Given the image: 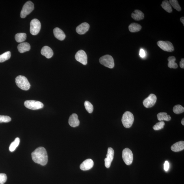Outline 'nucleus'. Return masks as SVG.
I'll use <instances>...</instances> for the list:
<instances>
[{"mask_svg": "<svg viewBox=\"0 0 184 184\" xmlns=\"http://www.w3.org/2000/svg\"><path fill=\"white\" fill-rule=\"evenodd\" d=\"M32 159L35 163L41 165H46L48 162V155L46 149L40 147L37 148L32 153Z\"/></svg>", "mask_w": 184, "mask_h": 184, "instance_id": "1", "label": "nucleus"}, {"mask_svg": "<svg viewBox=\"0 0 184 184\" xmlns=\"http://www.w3.org/2000/svg\"><path fill=\"white\" fill-rule=\"evenodd\" d=\"M16 82L17 86L21 89L27 90L31 87V85L27 78L24 76L19 75L16 79Z\"/></svg>", "mask_w": 184, "mask_h": 184, "instance_id": "2", "label": "nucleus"}, {"mask_svg": "<svg viewBox=\"0 0 184 184\" xmlns=\"http://www.w3.org/2000/svg\"><path fill=\"white\" fill-rule=\"evenodd\" d=\"M122 122L125 128H130L132 125L134 121L133 114L131 112L127 111L123 114Z\"/></svg>", "mask_w": 184, "mask_h": 184, "instance_id": "3", "label": "nucleus"}, {"mask_svg": "<svg viewBox=\"0 0 184 184\" xmlns=\"http://www.w3.org/2000/svg\"><path fill=\"white\" fill-rule=\"evenodd\" d=\"M99 62L103 65L110 69L113 68L114 67L113 58L111 56L107 55L101 57L99 59Z\"/></svg>", "mask_w": 184, "mask_h": 184, "instance_id": "4", "label": "nucleus"}, {"mask_svg": "<svg viewBox=\"0 0 184 184\" xmlns=\"http://www.w3.org/2000/svg\"><path fill=\"white\" fill-rule=\"evenodd\" d=\"M34 9V4L31 1H28L23 6L21 10L20 16L21 18H24L27 15L29 14L32 12Z\"/></svg>", "mask_w": 184, "mask_h": 184, "instance_id": "5", "label": "nucleus"}, {"mask_svg": "<svg viewBox=\"0 0 184 184\" xmlns=\"http://www.w3.org/2000/svg\"><path fill=\"white\" fill-rule=\"evenodd\" d=\"M122 157L123 161L127 165H130L132 163L133 154L130 149L125 148L122 151Z\"/></svg>", "mask_w": 184, "mask_h": 184, "instance_id": "6", "label": "nucleus"}, {"mask_svg": "<svg viewBox=\"0 0 184 184\" xmlns=\"http://www.w3.org/2000/svg\"><path fill=\"white\" fill-rule=\"evenodd\" d=\"M24 105L26 107L32 110L41 109L44 106V105L41 102L32 100L26 101Z\"/></svg>", "mask_w": 184, "mask_h": 184, "instance_id": "7", "label": "nucleus"}, {"mask_svg": "<svg viewBox=\"0 0 184 184\" xmlns=\"http://www.w3.org/2000/svg\"><path fill=\"white\" fill-rule=\"evenodd\" d=\"M41 27L39 21L36 19H32L30 23V32L32 35H37L40 32Z\"/></svg>", "mask_w": 184, "mask_h": 184, "instance_id": "8", "label": "nucleus"}, {"mask_svg": "<svg viewBox=\"0 0 184 184\" xmlns=\"http://www.w3.org/2000/svg\"><path fill=\"white\" fill-rule=\"evenodd\" d=\"M157 45L160 49L164 51L172 52L174 50L172 43L168 41H159L158 42Z\"/></svg>", "mask_w": 184, "mask_h": 184, "instance_id": "9", "label": "nucleus"}, {"mask_svg": "<svg viewBox=\"0 0 184 184\" xmlns=\"http://www.w3.org/2000/svg\"><path fill=\"white\" fill-rule=\"evenodd\" d=\"M75 58L77 61L86 65L87 64V56L85 52L80 50L77 52L75 55Z\"/></svg>", "mask_w": 184, "mask_h": 184, "instance_id": "10", "label": "nucleus"}, {"mask_svg": "<svg viewBox=\"0 0 184 184\" xmlns=\"http://www.w3.org/2000/svg\"><path fill=\"white\" fill-rule=\"evenodd\" d=\"M157 98L156 96L153 94H151L143 102L144 107L148 108L151 107L155 104L156 102Z\"/></svg>", "mask_w": 184, "mask_h": 184, "instance_id": "11", "label": "nucleus"}, {"mask_svg": "<svg viewBox=\"0 0 184 184\" xmlns=\"http://www.w3.org/2000/svg\"><path fill=\"white\" fill-rule=\"evenodd\" d=\"M114 155L113 149L111 147L108 148L107 158L105 160V165L106 168H109L110 167L114 159Z\"/></svg>", "mask_w": 184, "mask_h": 184, "instance_id": "12", "label": "nucleus"}, {"mask_svg": "<svg viewBox=\"0 0 184 184\" xmlns=\"http://www.w3.org/2000/svg\"><path fill=\"white\" fill-rule=\"evenodd\" d=\"M94 165V162L91 159H87L84 161L80 165V168L83 170H90Z\"/></svg>", "mask_w": 184, "mask_h": 184, "instance_id": "13", "label": "nucleus"}, {"mask_svg": "<svg viewBox=\"0 0 184 184\" xmlns=\"http://www.w3.org/2000/svg\"><path fill=\"white\" fill-rule=\"evenodd\" d=\"M90 27L89 25L87 23H83L79 25L76 28V32L79 34H83L86 33Z\"/></svg>", "mask_w": 184, "mask_h": 184, "instance_id": "14", "label": "nucleus"}, {"mask_svg": "<svg viewBox=\"0 0 184 184\" xmlns=\"http://www.w3.org/2000/svg\"><path fill=\"white\" fill-rule=\"evenodd\" d=\"M69 123L72 127H74L79 126V121L77 114H73L70 116L69 120Z\"/></svg>", "mask_w": 184, "mask_h": 184, "instance_id": "15", "label": "nucleus"}, {"mask_svg": "<svg viewBox=\"0 0 184 184\" xmlns=\"http://www.w3.org/2000/svg\"><path fill=\"white\" fill-rule=\"evenodd\" d=\"M41 52L42 55L44 56L48 59L51 58L54 54L52 49L47 46L43 47Z\"/></svg>", "mask_w": 184, "mask_h": 184, "instance_id": "16", "label": "nucleus"}, {"mask_svg": "<svg viewBox=\"0 0 184 184\" xmlns=\"http://www.w3.org/2000/svg\"><path fill=\"white\" fill-rule=\"evenodd\" d=\"M53 33L55 38L59 40H63L66 38V35L64 32L59 28L56 27L54 29Z\"/></svg>", "mask_w": 184, "mask_h": 184, "instance_id": "17", "label": "nucleus"}, {"mask_svg": "<svg viewBox=\"0 0 184 184\" xmlns=\"http://www.w3.org/2000/svg\"><path fill=\"white\" fill-rule=\"evenodd\" d=\"M18 49L19 52L24 53L30 50L31 45L27 42L21 43L18 45Z\"/></svg>", "mask_w": 184, "mask_h": 184, "instance_id": "18", "label": "nucleus"}, {"mask_svg": "<svg viewBox=\"0 0 184 184\" xmlns=\"http://www.w3.org/2000/svg\"><path fill=\"white\" fill-rule=\"evenodd\" d=\"M184 149V142L183 141H179L175 143L171 147L172 151L177 152L183 150Z\"/></svg>", "mask_w": 184, "mask_h": 184, "instance_id": "19", "label": "nucleus"}, {"mask_svg": "<svg viewBox=\"0 0 184 184\" xmlns=\"http://www.w3.org/2000/svg\"><path fill=\"white\" fill-rule=\"evenodd\" d=\"M131 17L134 19L136 21H140L143 19L144 18V15L141 11L138 10H136L132 13Z\"/></svg>", "mask_w": 184, "mask_h": 184, "instance_id": "20", "label": "nucleus"}, {"mask_svg": "<svg viewBox=\"0 0 184 184\" xmlns=\"http://www.w3.org/2000/svg\"><path fill=\"white\" fill-rule=\"evenodd\" d=\"M158 120L160 121H169L171 120V117L167 113L165 112H160L157 115Z\"/></svg>", "mask_w": 184, "mask_h": 184, "instance_id": "21", "label": "nucleus"}, {"mask_svg": "<svg viewBox=\"0 0 184 184\" xmlns=\"http://www.w3.org/2000/svg\"><path fill=\"white\" fill-rule=\"evenodd\" d=\"M129 31L131 32H139L142 29L141 26L136 23H132L129 26Z\"/></svg>", "mask_w": 184, "mask_h": 184, "instance_id": "22", "label": "nucleus"}, {"mask_svg": "<svg viewBox=\"0 0 184 184\" xmlns=\"http://www.w3.org/2000/svg\"><path fill=\"white\" fill-rule=\"evenodd\" d=\"M176 60V58L174 56H170L168 58V66L169 68L173 69H176L178 68V65L175 62Z\"/></svg>", "mask_w": 184, "mask_h": 184, "instance_id": "23", "label": "nucleus"}, {"mask_svg": "<svg viewBox=\"0 0 184 184\" xmlns=\"http://www.w3.org/2000/svg\"><path fill=\"white\" fill-rule=\"evenodd\" d=\"M162 7L166 12L171 13L172 11V6H171L169 1H164L162 2L161 5Z\"/></svg>", "mask_w": 184, "mask_h": 184, "instance_id": "24", "label": "nucleus"}, {"mask_svg": "<svg viewBox=\"0 0 184 184\" xmlns=\"http://www.w3.org/2000/svg\"><path fill=\"white\" fill-rule=\"evenodd\" d=\"M16 42L18 43H22L26 39V34L24 33L17 34L15 37Z\"/></svg>", "mask_w": 184, "mask_h": 184, "instance_id": "25", "label": "nucleus"}, {"mask_svg": "<svg viewBox=\"0 0 184 184\" xmlns=\"http://www.w3.org/2000/svg\"><path fill=\"white\" fill-rule=\"evenodd\" d=\"M20 142V139L18 137L16 138L14 141L12 142L9 146V150L11 152H13L18 147Z\"/></svg>", "mask_w": 184, "mask_h": 184, "instance_id": "26", "label": "nucleus"}, {"mask_svg": "<svg viewBox=\"0 0 184 184\" xmlns=\"http://www.w3.org/2000/svg\"><path fill=\"white\" fill-rule=\"evenodd\" d=\"M11 56L10 51L6 52L0 55V62H3L9 59Z\"/></svg>", "mask_w": 184, "mask_h": 184, "instance_id": "27", "label": "nucleus"}, {"mask_svg": "<svg viewBox=\"0 0 184 184\" xmlns=\"http://www.w3.org/2000/svg\"><path fill=\"white\" fill-rule=\"evenodd\" d=\"M169 2L171 6H172L175 9L177 10V11H180L181 9L178 4V1H177V0H170Z\"/></svg>", "mask_w": 184, "mask_h": 184, "instance_id": "28", "label": "nucleus"}, {"mask_svg": "<svg viewBox=\"0 0 184 184\" xmlns=\"http://www.w3.org/2000/svg\"><path fill=\"white\" fill-rule=\"evenodd\" d=\"M173 111L176 114H180L184 112V108L180 105H177L173 107Z\"/></svg>", "mask_w": 184, "mask_h": 184, "instance_id": "29", "label": "nucleus"}, {"mask_svg": "<svg viewBox=\"0 0 184 184\" xmlns=\"http://www.w3.org/2000/svg\"><path fill=\"white\" fill-rule=\"evenodd\" d=\"M85 109L89 113H92L94 110V107L92 104L89 101H86L84 103Z\"/></svg>", "mask_w": 184, "mask_h": 184, "instance_id": "30", "label": "nucleus"}, {"mask_svg": "<svg viewBox=\"0 0 184 184\" xmlns=\"http://www.w3.org/2000/svg\"><path fill=\"white\" fill-rule=\"evenodd\" d=\"M165 125V123L163 121H161L158 122L153 127V128L155 130H159L164 128Z\"/></svg>", "mask_w": 184, "mask_h": 184, "instance_id": "31", "label": "nucleus"}, {"mask_svg": "<svg viewBox=\"0 0 184 184\" xmlns=\"http://www.w3.org/2000/svg\"><path fill=\"white\" fill-rule=\"evenodd\" d=\"M11 120L9 116H7L0 115V122H9Z\"/></svg>", "mask_w": 184, "mask_h": 184, "instance_id": "32", "label": "nucleus"}, {"mask_svg": "<svg viewBox=\"0 0 184 184\" xmlns=\"http://www.w3.org/2000/svg\"><path fill=\"white\" fill-rule=\"evenodd\" d=\"M7 177L5 174L1 173L0 174V184L5 183L7 180Z\"/></svg>", "mask_w": 184, "mask_h": 184, "instance_id": "33", "label": "nucleus"}, {"mask_svg": "<svg viewBox=\"0 0 184 184\" xmlns=\"http://www.w3.org/2000/svg\"><path fill=\"white\" fill-rule=\"evenodd\" d=\"M170 168V164L168 162L166 161L164 164V169L166 172H167Z\"/></svg>", "mask_w": 184, "mask_h": 184, "instance_id": "34", "label": "nucleus"}, {"mask_svg": "<svg viewBox=\"0 0 184 184\" xmlns=\"http://www.w3.org/2000/svg\"><path fill=\"white\" fill-rule=\"evenodd\" d=\"M140 55L142 58H144L146 56L145 52L144 51V50L143 49H140Z\"/></svg>", "mask_w": 184, "mask_h": 184, "instance_id": "35", "label": "nucleus"}, {"mask_svg": "<svg viewBox=\"0 0 184 184\" xmlns=\"http://www.w3.org/2000/svg\"><path fill=\"white\" fill-rule=\"evenodd\" d=\"M180 66L181 68H184V59L183 58H182L180 62Z\"/></svg>", "mask_w": 184, "mask_h": 184, "instance_id": "36", "label": "nucleus"}, {"mask_svg": "<svg viewBox=\"0 0 184 184\" xmlns=\"http://www.w3.org/2000/svg\"><path fill=\"white\" fill-rule=\"evenodd\" d=\"M184 17H181L180 18V21L183 24V25H184Z\"/></svg>", "mask_w": 184, "mask_h": 184, "instance_id": "37", "label": "nucleus"}, {"mask_svg": "<svg viewBox=\"0 0 184 184\" xmlns=\"http://www.w3.org/2000/svg\"><path fill=\"white\" fill-rule=\"evenodd\" d=\"M181 123L183 125H184V118L181 121Z\"/></svg>", "mask_w": 184, "mask_h": 184, "instance_id": "38", "label": "nucleus"}]
</instances>
